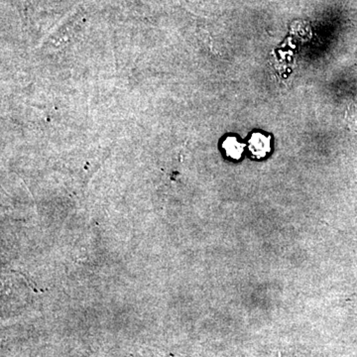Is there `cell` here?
I'll list each match as a JSON object with an SVG mask.
<instances>
[{
    "label": "cell",
    "mask_w": 357,
    "mask_h": 357,
    "mask_svg": "<svg viewBox=\"0 0 357 357\" xmlns=\"http://www.w3.org/2000/svg\"><path fill=\"white\" fill-rule=\"evenodd\" d=\"M249 147L255 156L259 158L265 156L270 150L269 137H266L263 134L256 133L249 141Z\"/></svg>",
    "instance_id": "cell-1"
},
{
    "label": "cell",
    "mask_w": 357,
    "mask_h": 357,
    "mask_svg": "<svg viewBox=\"0 0 357 357\" xmlns=\"http://www.w3.org/2000/svg\"><path fill=\"white\" fill-rule=\"evenodd\" d=\"M222 147L223 149L225 150V152H227V154L234 159L241 158L244 148L243 145L241 144V143L236 140V138L234 137L227 138V139L223 142Z\"/></svg>",
    "instance_id": "cell-2"
}]
</instances>
